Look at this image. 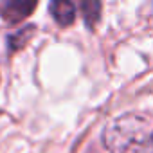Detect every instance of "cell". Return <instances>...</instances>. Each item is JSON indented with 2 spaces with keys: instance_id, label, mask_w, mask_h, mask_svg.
I'll return each instance as SVG.
<instances>
[{
  "instance_id": "6da1fadb",
  "label": "cell",
  "mask_w": 153,
  "mask_h": 153,
  "mask_svg": "<svg viewBox=\"0 0 153 153\" xmlns=\"http://www.w3.org/2000/svg\"><path fill=\"white\" fill-rule=\"evenodd\" d=\"M151 137V121L142 115L114 119L103 131V142L112 153H140Z\"/></svg>"
},
{
  "instance_id": "7a4b0ae2",
  "label": "cell",
  "mask_w": 153,
  "mask_h": 153,
  "mask_svg": "<svg viewBox=\"0 0 153 153\" xmlns=\"http://www.w3.org/2000/svg\"><path fill=\"white\" fill-rule=\"evenodd\" d=\"M36 9V2H24V0H7L0 4V16L9 24L25 20Z\"/></svg>"
},
{
  "instance_id": "3957f363",
  "label": "cell",
  "mask_w": 153,
  "mask_h": 153,
  "mask_svg": "<svg viewBox=\"0 0 153 153\" xmlns=\"http://www.w3.org/2000/svg\"><path fill=\"white\" fill-rule=\"evenodd\" d=\"M49 11L54 22L61 27H68L76 20V6L72 2H67V0H54V2H51Z\"/></svg>"
},
{
  "instance_id": "277c9868",
  "label": "cell",
  "mask_w": 153,
  "mask_h": 153,
  "mask_svg": "<svg viewBox=\"0 0 153 153\" xmlns=\"http://www.w3.org/2000/svg\"><path fill=\"white\" fill-rule=\"evenodd\" d=\"M34 33H36L34 25H25V27H22V29L11 33V34L7 36V49H9L11 52L22 49V47L34 36Z\"/></svg>"
},
{
  "instance_id": "5b68a950",
  "label": "cell",
  "mask_w": 153,
  "mask_h": 153,
  "mask_svg": "<svg viewBox=\"0 0 153 153\" xmlns=\"http://www.w3.org/2000/svg\"><path fill=\"white\" fill-rule=\"evenodd\" d=\"M81 15L85 18V24L88 27H94V24L99 20V13H101V4L99 2H81L79 4Z\"/></svg>"
},
{
  "instance_id": "8992f818",
  "label": "cell",
  "mask_w": 153,
  "mask_h": 153,
  "mask_svg": "<svg viewBox=\"0 0 153 153\" xmlns=\"http://www.w3.org/2000/svg\"><path fill=\"white\" fill-rule=\"evenodd\" d=\"M140 153H153V137L148 140V144L144 146V149H142Z\"/></svg>"
}]
</instances>
